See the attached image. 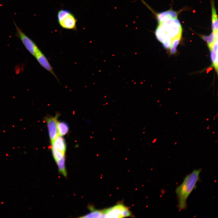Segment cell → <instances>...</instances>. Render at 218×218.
Returning <instances> with one entry per match:
<instances>
[{
	"mask_svg": "<svg viewBox=\"0 0 218 218\" xmlns=\"http://www.w3.org/2000/svg\"><path fill=\"white\" fill-rule=\"evenodd\" d=\"M201 169H195L185 177L182 183L176 190L179 210L186 208L187 199L196 186L200 178Z\"/></svg>",
	"mask_w": 218,
	"mask_h": 218,
	"instance_id": "cell-1",
	"label": "cell"
},
{
	"mask_svg": "<svg viewBox=\"0 0 218 218\" xmlns=\"http://www.w3.org/2000/svg\"><path fill=\"white\" fill-rule=\"evenodd\" d=\"M157 27L164 31L165 35L164 40L168 38L172 40L176 37H181L182 27L177 18L169 19L158 23Z\"/></svg>",
	"mask_w": 218,
	"mask_h": 218,
	"instance_id": "cell-2",
	"label": "cell"
},
{
	"mask_svg": "<svg viewBox=\"0 0 218 218\" xmlns=\"http://www.w3.org/2000/svg\"><path fill=\"white\" fill-rule=\"evenodd\" d=\"M103 210L104 217L119 218L131 216L129 208L121 203Z\"/></svg>",
	"mask_w": 218,
	"mask_h": 218,
	"instance_id": "cell-3",
	"label": "cell"
},
{
	"mask_svg": "<svg viewBox=\"0 0 218 218\" xmlns=\"http://www.w3.org/2000/svg\"><path fill=\"white\" fill-rule=\"evenodd\" d=\"M16 30V36L22 42L27 50L35 56L37 52L40 49L35 42L28 37L16 25L13 20Z\"/></svg>",
	"mask_w": 218,
	"mask_h": 218,
	"instance_id": "cell-4",
	"label": "cell"
},
{
	"mask_svg": "<svg viewBox=\"0 0 218 218\" xmlns=\"http://www.w3.org/2000/svg\"><path fill=\"white\" fill-rule=\"evenodd\" d=\"M77 21L74 15L70 12L58 21L61 27L63 28L75 30L76 28Z\"/></svg>",
	"mask_w": 218,
	"mask_h": 218,
	"instance_id": "cell-5",
	"label": "cell"
},
{
	"mask_svg": "<svg viewBox=\"0 0 218 218\" xmlns=\"http://www.w3.org/2000/svg\"><path fill=\"white\" fill-rule=\"evenodd\" d=\"M58 116H56L54 117H50L46 119L49 137L51 142L58 135L57 129Z\"/></svg>",
	"mask_w": 218,
	"mask_h": 218,
	"instance_id": "cell-6",
	"label": "cell"
},
{
	"mask_svg": "<svg viewBox=\"0 0 218 218\" xmlns=\"http://www.w3.org/2000/svg\"><path fill=\"white\" fill-rule=\"evenodd\" d=\"M39 64L44 68L51 73L59 82V80L55 74L52 67L47 58L39 49L34 56Z\"/></svg>",
	"mask_w": 218,
	"mask_h": 218,
	"instance_id": "cell-7",
	"label": "cell"
},
{
	"mask_svg": "<svg viewBox=\"0 0 218 218\" xmlns=\"http://www.w3.org/2000/svg\"><path fill=\"white\" fill-rule=\"evenodd\" d=\"M157 18L158 23H160L169 19L177 18V14L176 12L170 10L158 14Z\"/></svg>",
	"mask_w": 218,
	"mask_h": 218,
	"instance_id": "cell-8",
	"label": "cell"
},
{
	"mask_svg": "<svg viewBox=\"0 0 218 218\" xmlns=\"http://www.w3.org/2000/svg\"><path fill=\"white\" fill-rule=\"evenodd\" d=\"M51 145L54 146L58 150L65 153L66 145L65 140L62 136L58 135L51 142Z\"/></svg>",
	"mask_w": 218,
	"mask_h": 218,
	"instance_id": "cell-9",
	"label": "cell"
},
{
	"mask_svg": "<svg viewBox=\"0 0 218 218\" xmlns=\"http://www.w3.org/2000/svg\"><path fill=\"white\" fill-rule=\"evenodd\" d=\"M57 129L58 134L62 136L68 133L69 130V127L68 124L64 122H58Z\"/></svg>",
	"mask_w": 218,
	"mask_h": 218,
	"instance_id": "cell-10",
	"label": "cell"
},
{
	"mask_svg": "<svg viewBox=\"0 0 218 218\" xmlns=\"http://www.w3.org/2000/svg\"><path fill=\"white\" fill-rule=\"evenodd\" d=\"M212 26L213 31H218V18L216 10L213 4L212 6Z\"/></svg>",
	"mask_w": 218,
	"mask_h": 218,
	"instance_id": "cell-11",
	"label": "cell"
},
{
	"mask_svg": "<svg viewBox=\"0 0 218 218\" xmlns=\"http://www.w3.org/2000/svg\"><path fill=\"white\" fill-rule=\"evenodd\" d=\"M91 211L89 213L81 217L82 218H100L104 217L103 212V210H98L93 209L92 208Z\"/></svg>",
	"mask_w": 218,
	"mask_h": 218,
	"instance_id": "cell-12",
	"label": "cell"
},
{
	"mask_svg": "<svg viewBox=\"0 0 218 218\" xmlns=\"http://www.w3.org/2000/svg\"><path fill=\"white\" fill-rule=\"evenodd\" d=\"M51 149L53 157L56 163L63 157H65V153L58 150L53 145Z\"/></svg>",
	"mask_w": 218,
	"mask_h": 218,
	"instance_id": "cell-13",
	"label": "cell"
},
{
	"mask_svg": "<svg viewBox=\"0 0 218 218\" xmlns=\"http://www.w3.org/2000/svg\"><path fill=\"white\" fill-rule=\"evenodd\" d=\"M65 157L58 161L57 163L59 171L62 173L64 176L67 175L65 165Z\"/></svg>",
	"mask_w": 218,
	"mask_h": 218,
	"instance_id": "cell-14",
	"label": "cell"
},
{
	"mask_svg": "<svg viewBox=\"0 0 218 218\" xmlns=\"http://www.w3.org/2000/svg\"><path fill=\"white\" fill-rule=\"evenodd\" d=\"M181 37L175 38L172 40L171 45L170 51V53L173 54L176 51V47L178 44Z\"/></svg>",
	"mask_w": 218,
	"mask_h": 218,
	"instance_id": "cell-15",
	"label": "cell"
},
{
	"mask_svg": "<svg viewBox=\"0 0 218 218\" xmlns=\"http://www.w3.org/2000/svg\"><path fill=\"white\" fill-rule=\"evenodd\" d=\"M211 58L212 61V66L215 68L217 73L218 68V53H216L212 50L211 51Z\"/></svg>",
	"mask_w": 218,
	"mask_h": 218,
	"instance_id": "cell-16",
	"label": "cell"
},
{
	"mask_svg": "<svg viewBox=\"0 0 218 218\" xmlns=\"http://www.w3.org/2000/svg\"><path fill=\"white\" fill-rule=\"evenodd\" d=\"M70 12L66 9L60 10L57 14V19L58 21L61 20L63 17L68 14Z\"/></svg>",
	"mask_w": 218,
	"mask_h": 218,
	"instance_id": "cell-17",
	"label": "cell"
},
{
	"mask_svg": "<svg viewBox=\"0 0 218 218\" xmlns=\"http://www.w3.org/2000/svg\"><path fill=\"white\" fill-rule=\"evenodd\" d=\"M163 45L166 49L170 48L171 45V39L170 38L166 39L162 42Z\"/></svg>",
	"mask_w": 218,
	"mask_h": 218,
	"instance_id": "cell-18",
	"label": "cell"
},
{
	"mask_svg": "<svg viewBox=\"0 0 218 218\" xmlns=\"http://www.w3.org/2000/svg\"><path fill=\"white\" fill-rule=\"evenodd\" d=\"M212 50L215 53H218V40L215 41L213 43L212 46Z\"/></svg>",
	"mask_w": 218,
	"mask_h": 218,
	"instance_id": "cell-19",
	"label": "cell"
},
{
	"mask_svg": "<svg viewBox=\"0 0 218 218\" xmlns=\"http://www.w3.org/2000/svg\"><path fill=\"white\" fill-rule=\"evenodd\" d=\"M208 70H210H210H212V69H210L209 70V69ZM209 71H207V72L208 73V72H209Z\"/></svg>",
	"mask_w": 218,
	"mask_h": 218,
	"instance_id": "cell-20",
	"label": "cell"
}]
</instances>
